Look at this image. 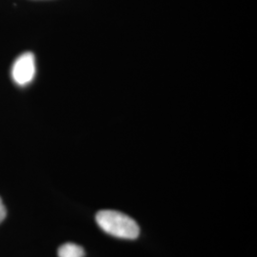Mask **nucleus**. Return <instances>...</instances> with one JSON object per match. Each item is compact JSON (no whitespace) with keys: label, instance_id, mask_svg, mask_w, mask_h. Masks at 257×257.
<instances>
[{"label":"nucleus","instance_id":"f257e3e1","mask_svg":"<svg viewBox=\"0 0 257 257\" xmlns=\"http://www.w3.org/2000/svg\"><path fill=\"white\" fill-rule=\"evenodd\" d=\"M96 222L106 233L121 239L138 238L139 226L132 217L120 211L103 210L96 213Z\"/></svg>","mask_w":257,"mask_h":257},{"label":"nucleus","instance_id":"f03ea898","mask_svg":"<svg viewBox=\"0 0 257 257\" xmlns=\"http://www.w3.org/2000/svg\"><path fill=\"white\" fill-rule=\"evenodd\" d=\"M36 57L33 53H24L19 55L12 67V78L19 86H27L36 75Z\"/></svg>","mask_w":257,"mask_h":257},{"label":"nucleus","instance_id":"7ed1b4c3","mask_svg":"<svg viewBox=\"0 0 257 257\" xmlns=\"http://www.w3.org/2000/svg\"><path fill=\"white\" fill-rule=\"evenodd\" d=\"M58 257H84L85 251L84 248L72 242H68L63 244L58 248Z\"/></svg>","mask_w":257,"mask_h":257},{"label":"nucleus","instance_id":"20e7f679","mask_svg":"<svg viewBox=\"0 0 257 257\" xmlns=\"http://www.w3.org/2000/svg\"><path fill=\"white\" fill-rule=\"evenodd\" d=\"M6 215H7L6 208H5L4 204H3L2 200H1V198H0V223L5 219Z\"/></svg>","mask_w":257,"mask_h":257}]
</instances>
